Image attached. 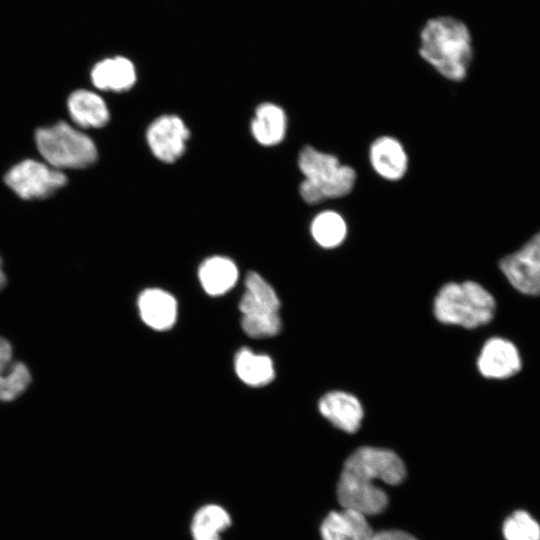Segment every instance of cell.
<instances>
[{"instance_id": "obj_1", "label": "cell", "mask_w": 540, "mask_h": 540, "mask_svg": "<svg viewBox=\"0 0 540 540\" xmlns=\"http://www.w3.org/2000/svg\"><path fill=\"white\" fill-rule=\"evenodd\" d=\"M405 477V465L395 452L360 447L344 463L337 486L339 503L365 516L379 514L387 507L388 496L375 482L397 485Z\"/></svg>"}, {"instance_id": "obj_2", "label": "cell", "mask_w": 540, "mask_h": 540, "mask_svg": "<svg viewBox=\"0 0 540 540\" xmlns=\"http://www.w3.org/2000/svg\"><path fill=\"white\" fill-rule=\"evenodd\" d=\"M419 54L444 78L462 81L473 58L467 25L452 16L429 19L420 32Z\"/></svg>"}, {"instance_id": "obj_3", "label": "cell", "mask_w": 540, "mask_h": 540, "mask_svg": "<svg viewBox=\"0 0 540 540\" xmlns=\"http://www.w3.org/2000/svg\"><path fill=\"white\" fill-rule=\"evenodd\" d=\"M304 177L299 186L301 198L310 205L348 195L354 188L356 172L330 153L304 146L298 156Z\"/></svg>"}, {"instance_id": "obj_4", "label": "cell", "mask_w": 540, "mask_h": 540, "mask_svg": "<svg viewBox=\"0 0 540 540\" xmlns=\"http://www.w3.org/2000/svg\"><path fill=\"white\" fill-rule=\"evenodd\" d=\"M495 312L493 296L473 281L447 283L434 300L435 317L442 323L475 328L491 321Z\"/></svg>"}, {"instance_id": "obj_5", "label": "cell", "mask_w": 540, "mask_h": 540, "mask_svg": "<svg viewBox=\"0 0 540 540\" xmlns=\"http://www.w3.org/2000/svg\"><path fill=\"white\" fill-rule=\"evenodd\" d=\"M34 139L43 161L61 171L86 168L98 156L94 141L65 121L38 128Z\"/></svg>"}, {"instance_id": "obj_6", "label": "cell", "mask_w": 540, "mask_h": 540, "mask_svg": "<svg viewBox=\"0 0 540 540\" xmlns=\"http://www.w3.org/2000/svg\"><path fill=\"white\" fill-rule=\"evenodd\" d=\"M5 184L21 199L48 198L64 187L68 178L45 161L25 159L12 166L4 176Z\"/></svg>"}, {"instance_id": "obj_7", "label": "cell", "mask_w": 540, "mask_h": 540, "mask_svg": "<svg viewBox=\"0 0 540 540\" xmlns=\"http://www.w3.org/2000/svg\"><path fill=\"white\" fill-rule=\"evenodd\" d=\"M500 269L520 292L540 295V231L500 261Z\"/></svg>"}, {"instance_id": "obj_8", "label": "cell", "mask_w": 540, "mask_h": 540, "mask_svg": "<svg viewBox=\"0 0 540 540\" xmlns=\"http://www.w3.org/2000/svg\"><path fill=\"white\" fill-rule=\"evenodd\" d=\"M146 138L156 158L172 163L184 153L189 130L178 116L163 115L150 124Z\"/></svg>"}, {"instance_id": "obj_9", "label": "cell", "mask_w": 540, "mask_h": 540, "mask_svg": "<svg viewBox=\"0 0 540 540\" xmlns=\"http://www.w3.org/2000/svg\"><path fill=\"white\" fill-rule=\"evenodd\" d=\"M477 365L483 376L502 379L517 373L521 368V360L513 343L494 337L483 346Z\"/></svg>"}, {"instance_id": "obj_10", "label": "cell", "mask_w": 540, "mask_h": 540, "mask_svg": "<svg viewBox=\"0 0 540 540\" xmlns=\"http://www.w3.org/2000/svg\"><path fill=\"white\" fill-rule=\"evenodd\" d=\"M369 161L374 171L389 181L402 179L408 169L407 153L401 142L392 136H381L372 142Z\"/></svg>"}, {"instance_id": "obj_11", "label": "cell", "mask_w": 540, "mask_h": 540, "mask_svg": "<svg viewBox=\"0 0 540 540\" xmlns=\"http://www.w3.org/2000/svg\"><path fill=\"white\" fill-rule=\"evenodd\" d=\"M318 407L320 413L335 427L347 433H354L360 428L364 412L354 395L332 391L320 399Z\"/></svg>"}, {"instance_id": "obj_12", "label": "cell", "mask_w": 540, "mask_h": 540, "mask_svg": "<svg viewBox=\"0 0 540 540\" xmlns=\"http://www.w3.org/2000/svg\"><path fill=\"white\" fill-rule=\"evenodd\" d=\"M367 516L350 508L329 513L320 528L322 540H369L373 530Z\"/></svg>"}, {"instance_id": "obj_13", "label": "cell", "mask_w": 540, "mask_h": 540, "mask_svg": "<svg viewBox=\"0 0 540 540\" xmlns=\"http://www.w3.org/2000/svg\"><path fill=\"white\" fill-rule=\"evenodd\" d=\"M67 109L71 120L78 128H101L110 118L104 99L87 89L73 91L67 99Z\"/></svg>"}, {"instance_id": "obj_14", "label": "cell", "mask_w": 540, "mask_h": 540, "mask_svg": "<svg viewBox=\"0 0 540 540\" xmlns=\"http://www.w3.org/2000/svg\"><path fill=\"white\" fill-rule=\"evenodd\" d=\"M138 307L143 322L158 331L171 328L177 318L175 298L158 288L144 290L138 298Z\"/></svg>"}, {"instance_id": "obj_15", "label": "cell", "mask_w": 540, "mask_h": 540, "mask_svg": "<svg viewBox=\"0 0 540 540\" xmlns=\"http://www.w3.org/2000/svg\"><path fill=\"white\" fill-rule=\"evenodd\" d=\"M31 382L27 366L13 358L9 341L0 336V401L10 402L21 396Z\"/></svg>"}, {"instance_id": "obj_16", "label": "cell", "mask_w": 540, "mask_h": 540, "mask_svg": "<svg viewBox=\"0 0 540 540\" xmlns=\"http://www.w3.org/2000/svg\"><path fill=\"white\" fill-rule=\"evenodd\" d=\"M91 81L100 90L126 91L136 81L135 67L129 59L122 56L106 58L92 68Z\"/></svg>"}, {"instance_id": "obj_17", "label": "cell", "mask_w": 540, "mask_h": 540, "mask_svg": "<svg viewBox=\"0 0 540 540\" xmlns=\"http://www.w3.org/2000/svg\"><path fill=\"white\" fill-rule=\"evenodd\" d=\"M254 138L264 146L279 144L287 131V116L284 110L273 103H263L256 108L251 123Z\"/></svg>"}, {"instance_id": "obj_18", "label": "cell", "mask_w": 540, "mask_h": 540, "mask_svg": "<svg viewBox=\"0 0 540 540\" xmlns=\"http://www.w3.org/2000/svg\"><path fill=\"white\" fill-rule=\"evenodd\" d=\"M198 276L207 294L219 296L228 292L235 285L238 270L231 259L213 256L201 264Z\"/></svg>"}, {"instance_id": "obj_19", "label": "cell", "mask_w": 540, "mask_h": 540, "mask_svg": "<svg viewBox=\"0 0 540 540\" xmlns=\"http://www.w3.org/2000/svg\"><path fill=\"white\" fill-rule=\"evenodd\" d=\"M234 367L238 377L253 387L270 383L275 376L273 361L267 355L255 354L244 348L235 355Z\"/></svg>"}, {"instance_id": "obj_20", "label": "cell", "mask_w": 540, "mask_h": 540, "mask_svg": "<svg viewBox=\"0 0 540 540\" xmlns=\"http://www.w3.org/2000/svg\"><path fill=\"white\" fill-rule=\"evenodd\" d=\"M230 525L231 516L223 507L208 504L194 514L191 534L193 540H221V533Z\"/></svg>"}, {"instance_id": "obj_21", "label": "cell", "mask_w": 540, "mask_h": 540, "mask_svg": "<svg viewBox=\"0 0 540 540\" xmlns=\"http://www.w3.org/2000/svg\"><path fill=\"white\" fill-rule=\"evenodd\" d=\"M310 231L319 246L331 249L339 246L345 240L347 224L338 212L326 210L313 218Z\"/></svg>"}, {"instance_id": "obj_22", "label": "cell", "mask_w": 540, "mask_h": 540, "mask_svg": "<svg viewBox=\"0 0 540 540\" xmlns=\"http://www.w3.org/2000/svg\"><path fill=\"white\" fill-rule=\"evenodd\" d=\"M506 540H540V525L525 511L511 514L503 524Z\"/></svg>"}, {"instance_id": "obj_23", "label": "cell", "mask_w": 540, "mask_h": 540, "mask_svg": "<svg viewBox=\"0 0 540 540\" xmlns=\"http://www.w3.org/2000/svg\"><path fill=\"white\" fill-rule=\"evenodd\" d=\"M245 292L249 294L259 304L279 311L280 301L272 286L266 282L258 273L250 271L245 277Z\"/></svg>"}, {"instance_id": "obj_24", "label": "cell", "mask_w": 540, "mask_h": 540, "mask_svg": "<svg viewBox=\"0 0 540 540\" xmlns=\"http://www.w3.org/2000/svg\"><path fill=\"white\" fill-rule=\"evenodd\" d=\"M241 327L250 337H271L279 333L281 329V320L279 314L243 315Z\"/></svg>"}, {"instance_id": "obj_25", "label": "cell", "mask_w": 540, "mask_h": 540, "mask_svg": "<svg viewBox=\"0 0 540 540\" xmlns=\"http://www.w3.org/2000/svg\"><path fill=\"white\" fill-rule=\"evenodd\" d=\"M369 540H417L414 536L400 530H385L373 533Z\"/></svg>"}, {"instance_id": "obj_26", "label": "cell", "mask_w": 540, "mask_h": 540, "mask_svg": "<svg viewBox=\"0 0 540 540\" xmlns=\"http://www.w3.org/2000/svg\"><path fill=\"white\" fill-rule=\"evenodd\" d=\"M6 285V275L3 271L2 259L0 257V290Z\"/></svg>"}]
</instances>
